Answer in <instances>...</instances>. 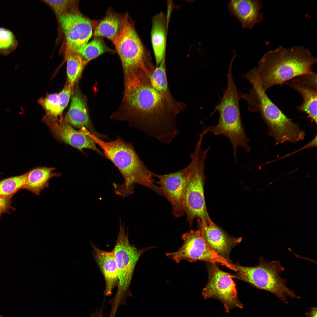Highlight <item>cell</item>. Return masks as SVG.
Masks as SVG:
<instances>
[{
	"mask_svg": "<svg viewBox=\"0 0 317 317\" xmlns=\"http://www.w3.org/2000/svg\"><path fill=\"white\" fill-rule=\"evenodd\" d=\"M197 224L198 230L211 247L220 256L232 263L230 259V252L241 242L242 238L231 236L211 220L207 222L197 219Z\"/></svg>",
	"mask_w": 317,
	"mask_h": 317,
	"instance_id": "cell-15",
	"label": "cell"
},
{
	"mask_svg": "<svg viewBox=\"0 0 317 317\" xmlns=\"http://www.w3.org/2000/svg\"><path fill=\"white\" fill-rule=\"evenodd\" d=\"M52 167H38L28 172L27 183L23 189L39 195L41 192L49 186V181L53 177H58L61 173H54Z\"/></svg>",
	"mask_w": 317,
	"mask_h": 317,
	"instance_id": "cell-22",
	"label": "cell"
},
{
	"mask_svg": "<svg viewBox=\"0 0 317 317\" xmlns=\"http://www.w3.org/2000/svg\"><path fill=\"white\" fill-rule=\"evenodd\" d=\"M123 100L131 125L148 136L169 144L179 134L176 118L183 105L170 94L154 89L146 73L139 71L126 76Z\"/></svg>",
	"mask_w": 317,
	"mask_h": 317,
	"instance_id": "cell-1",
	"label": "cell"
},
{
	"mask_svg": "<svg viewBox=\"0 0 317 317\" xmlns=\"http://www.w3.org/2000/svg\"><path fill=\"white\" fill-rule=\"evenodd\" d=\"M38 102L44 109L47 117L57 118L61 116L62 112L58 93L48 94L40 98Z\"/></svg>",
	"mask_w": 317,
	"mask_h": 317,
	"instance_id": "cell-27",
	"label": "cell"
},
{
	"mask_svg": "<svg viewBox=\"0 0 317 317\" xmlns=\"http://www.w3.org/2000/svg\"><path fill=\"white\" fill-rule=\"evenodd\" d=\"M74 85L66 82L62 91L58 93L61 110H63L68 104L70 96L72 94Z\"/></svg>",
	"mask_w": 317,
	"mask_h": 317,
	"instance_id": "cell-30",
	"label": "cell"
},
{
	"mask_svg": "<svg viewBox=\"0 0 317 317\" xmlns=\"http://www.w3.org/2000/svg\"><path fill=\"white\" fill-rule=\"evenodd\" d=\"M65 120L70 124L79 128H85L98 138L107 137L98 133L94 128L89 116L84 99L77 92H75L71 98V104Z\"/></svg>",
	"mask_w": 317,
	"mask_h": 317,
	"instance_id": "cell-19",
	"label": "cell"
},
{
	"mask_svg": "<svg viewBox=\"0 0 317 317\" xmlns=\"http://www.w3.org/2000/svg\"><path fill=\"white\" fill-rule=\"evenodd\" d=\"M306 317H317V308H311V310L306 313Z\"/></svg>",
	"mask_w": 317,
	"mask_h": 317,
	"instance_id": "cell-32",
	"label": "cell"
},
{
	"mask_svg": "<svg viewBox=\"0 0 317 317\" xmlns=\"http://www.w3.org/2000/svg\"><path fill=\"white\" fill-rule=\"evenodd\" d=\"M90 135L103 150L104 156L114 164L123 177V183L115 184L116 194L122 198L127 197L134 192V185L138 184L161 195L159 187L154 184L152 172L140 159L132 144L118 136L114 141L105 142L91 133Z\"/></svg>",
	"mask_w": 317,
	"mask_h": 317,
	"instance_id": "cell-3",
	"label": "cell"
},
{
	"mask_svg": "<svg viewBox=\"0 0 317 317\" xmlns=\"http://www.w3.org/2000/svg\"><path fill=\"white\" fill-rule=\"evenodd\" d=\"M57 18L64 36L65 54L76 53L85 46L92 35L98 22L85 16L77 6Z\"/></svg>",
	"mask_w": 317,
	"mask_h": 317,
	"instance_id": "cell-11",
	"label": "cell"
},
{
	"mask_svg": "<svg viewBox=\"0 0 317 317\" xmlns=\"http://www.w3.org/2000/svg\"><path fill=\"white\" fill-rule=\"evenodd\" d=\"M0 317H1V316H0Z\"/></svg>",
	"mask_w": 317,
	"mask_h": 317,
	"instance_id": "cell-34",
	"label": "cell"
},
{
	"mask_svg": "<svg viewBox=\"0 0 317 317\" xmlns=\"http://www.w3.org/2000/svg\"><path fill=\"white\" fill-rule=\"evenodd\" d=\"M168 17L160 12L152 18L151 41L156 62L158 66L165 57L166 31Z\"/></svg>",
	"mask_w": 317,
	"mask_h": 317,
	"instance_id": "cell-20",
	"label": "cell"
},
{
	"mask_svg": "<svg viewBox=\"0 0 317 317\" xmlns=\"http://www.w3.org/2000/svg\"><path fill=\"white\" fill-rule=\"evenodd\" d=\"M67 62L66 83L74 85L80 78L83 70L87 64L80 56L75 52L65 54Z\"/></svg>",
	"mask_w": 317,
	"mask_h": 317,
	"instance_id": "cell-23",
	"label": "cell"
},
{
	"mask_svg": "<svg viewBox=\"0 0 317 317\" xmlns=\"http://www.w3.org/2000/svg\"><path fill=\"white\" fill-rule=\"evenodd\" d=\"M151 173L152 176L158 179L157 183L160 185L162 195L171 203L173 215L177 217L183 215V198L188 181L187 167L166 174Z\"/></svg>",
	"mask_w": 317,
	"mask_h": 317,
	"instance_id": "cell-13",
	"label": "cell"
},
{
	"mask_svg": "<svg viewBox=\"0 0 317 317\" xmlns=\"http://www.w3.org/2000/svg\"><path fill=\"white\" fill-rule=\"evenodd\" d=\"M123 17L109 9L105 16L97 22L93 31L95 37H105L113 42L120 29Z\"/></svg>",
	"mask_w": 317,
	"mask_h": 317,
	"instance_id": "cell-21",
	"label": "cell"
},
{
	"mask_svg": "<svg viewBox=\"0 0 317 317\" xmlns=\"http://www.w3.org/2000/svg\"><path fill=\"white\" fill-rule=\"evenodd\" d=\"M184 242L176 252L166 254V256L176 263L182 260L190 262L201 261L225 266L235 272L233 265L219 255L210 246L198 230H191L182 236Z\"/></svg>",
	"mask_w": 317,
	"mask_h": 317,
	"instance_id": "cell-10",
	"label": "cell"
},
{
	"mask_svg": "<svg viewBox=\"0 0 317 317\" xmlns=\"http://www.w3.org/2000/svg\"><path fill=\"white\" fill-rule=\"evenodd\" d=\"M148 76L151 85L156 90L161 93L170 94L166 74L165 57Z\"/></svg>",
	"mask_w": 317,
	"mask_h": 317,
	"instance_id": "cell-25",
	"label": "cell"
},
{
	"mask_svg": "<svg viewBox=\"0 0 317 317\" xmlns=\"http://www.w3.org/2000/svg\"><path fill=\"white\" fill-rule=\"evenodd\" d=\"M285 84L297 92L302 96L303 102L296 107L303 112L311 122L317 123V74L306 75L296 77Z\"/></svg>",
	"mask_w": 317,
	"mask_h": 317,
	"instance_id": "cell-16",
	"label": "cell"
},
{
	"mask_svg": "<svg viewBox=\"0 0 317 317\" xmlns=\"http://www.w3.org/2000/svg\"><path fill=\"white\" fill-rule=\"evenodd\" d=\"M90 243L93 257L105 280L104 294L105 296H110L119 283L118 269L113 250L109 252L102 250Z\"/></svg>",
	"mask_w": 317,
	"mask_h": 317,
	"instance_id": "cell-17",
	"label": "cell"
},
{
	"mask_svg": "<svg viewBox=\"0 0 317 317\" xmlns=\"http://www.w3.org/2000/svg\"><path fill=\"white\" fill-rule=\"evenodd\" d=\"M103 306L100 309L97 310L94 313H92L91 317H103Z\"/></svg>",
	"mask_w": 317,
	"mask_h": 317,
	"instance_id": "cell-33",
	"label": "cell"
},
{
	"mask_svg": "<svg viewBox=\"0 0 317 317\" xmlns=\"http://www.w3.org/2000/svg\"><path fill=\"white\" fill-rule=\"evenodd\" d=\"M18 42L13 32L9 29L0 27V55H8L17 47Z\"/></svg>",
	"mask_w": 317,
	"mask_h": 317,
	"instance_id": "cell-28",
	"label": "cell"
},
{
	"mask_svg": "<svg viewBox=\"0 0 317 317\" xmlns=\"http://www.w3.org/2000/svg\"><path fill=\"white\" fill-rule=\"evenodd\" d=\"M52 9L57 17L65 13L71 9L77 6V1L75 0H42Z\"/></svg>",
	"mask_w": 317,
	"mask_h": 317,
	"instance_id": "cell-29",
	"label": "cell"
},
{
	"mask_svg": "<svg viewBox=\"0 0 317 317\" xmlns=\"http://www.w3.org/2000/svg\"><path fill=\"white\" fill-rule=\"evenodd\" d=\"M45 119L52 134L59 140L82 151L84 149H90L104 156L86 129L76 130L61 117L58 119L46 117Z\"/></svg>",
	"mask_w": 317,
	"mask_h": 317,
	"instance_id": "cell-14",
	"label": "cell"
},
{
	"mask_svg": "<svg viewBox=\"0 0 317 317\" xmlns=\"http://www.w3.org/2000/svg\"><path fill=\"white\" fill-rule=\"evenodd\" d=\"M152 247L138 249L130 243L128 233L121 222L118 235L113 249L118 269L119 283L114 297L110 301L112 310L124 304L127 298L131 296L129 286L135 267L140 257Z\"/></svg>",
	"mask_w": 317,
	"mask_h": 317,
	"instance_id": "cell-9",
	"label": "cell"
},
{
	"mask_svg": "<svg viewBox=\"0 0 317 317\" xmlns=\"http://www.w3.org/2000/svg\"><path fill=\"white\" fill-rule=\"evenodd\" d=\"M113 43L126 76L140 71L149 73L154 69L151 53L143 45L127 13L124 16L120 29Z\"/></svg>",
	"mask_w": 317,
	"mask_h": 317,
	"instance_id": "cell-7",
	"label": "cell"
},
{
	"mask_svg": "<svg viewBox=\"0 0 317 317\" xmlns=\"http://www.w3.org/2000/svg\"><path fill=\"white\" fill-rule=\"evenodd\" d=\"M237 273L234 278L241 280L260 289L269 291L278 297L286 303V297L300 299L286 285V280L280 276L284 268L278 261L267 262L261 257L258 264L254 267H245L237 263H233Z\"/></svg>",
	"mask_w": 317,
	"mask_h": 317,
	"instance_id": "cell-8",
	"label": "cell"
},
{
	"mask_svg": "<svg viewBox=\"0 0 317 317\" xmlns=\"http://www.w3.org/2000/svg\"><path fill=\"white\" fill-rule=\"evenodd\" d=\"M232 66L230 64L227 76V88L214 112L217 111L219 114L217 123L215 126L204 127L203 131L205 134L209 132L215 135L227 137L231 142L234 159L237 163V148L241 147L249 153L251 147L248 144L249 140L245 133L240 114L239 102L242 99L243 93L238 90L234 82Z\"/></svg>",
	"mask_w": 317,
	"mask_h": 317,
	"instance_id": "cell-5",
	"label": "cell"
},
{
	"mask_svg": "<svg viewBox=\"0 0 317 317\" xmlns=\"http://www.w3.org/2000/svg\"><path fill=\"white\" fill-rule=\"evenodd\" d=\"M263 5L260 0H232L230 1L228 6L230 12L238 19L242 28L251 29L262 21L263 14L261 10Z\"/></svg>",
	"mask_w": 317,
	"mask_h": 317,
	"instance_id": "cell-18",
	"label": "cell"
},
{
	"mask_svg": "<svg viewBox=\"0 0 317 317\" xmlns=\"http://www.w3.org/2000/svg\"><path fill=\"white\" fill-rule=\"evenodd\" d=\"M12 197L0 196V218L2 213L9 212L10 209H12Z\"/></svg>",
	"mask_w": 317,
	"mask_h": 317,
	"instance_id": "cell-31",
	"label": "cell"
},
{
	"mask_svg": "<svg viewBox=\"0 0 317 317\" xmlns=\"http://www.w3.org/2000/svg\"><path fill=\"white\" fill-rule=\"evenodd\" d=\"M203 139L200 138L190 155V162L187 166L188 181L183 198V207L190 226L195 218L205 222L211 219L207 209L204 186L205 178V161L211 146L202 150Z\"/></svg>",
	"mask_w": 317,
	"mask_h": 317,
	"instance_id": "cell-6",
	"label": "cell"
},
{
	"mask_svg": "<svg viewBox=\"0 0 317 317\" xmlns=\"http://www.w3.org/2000/svg\"><path fill=\"white\" fill-rule=\"evenodd\" d=\"M28 175L27 172L0 181V196H12L18 190L23 189L27 183Z\"/></svg>",
	"mask_w": 317,
	"mask_h": 317,
	"instance_id": "cell-26",
	"label": "cell"
},
{
	"mask_svg": "<svg viewBox=\"0 0 317 317\" xmlns=\"http://www.w3.org/2000/svg\"><path fill=\"white\" fill-rule=\"evenodd\" d=\"M316 62V58L307 49L281 46L265 54L256 68L266 91L274 86L285 84L296 77L314 73L312 66Z\"/></svg>",
	"mask_w": 317,
	"mask_h": 317,
	"instance_id": "cell-2",
	"label": "cell"
},
{
	"mask_svg": "<svg viewBox=\"0 0 317 317\" xmlns=\"http://www.w3.org/2000/svg\"><path fill=\"white\" fill-rule=\"evenodd\" d=\"M111 50L106 45L101 37H95L76 53L87 64L101 54L107 52H111Z\"/></svg>",
	"mask_w": 317,
	"mask_h": 317,
	"instance_id": "cell-24",
	"label": "cell"
},
{
	"mask_svg": "<svg viewBox=\"0 0 317 317\" xmlns=\"http://www.w3.org/2000/svg\"><path fill=\"white\" fill-rule=\"evenodd\" d=\"M243 77L252 86L249 92L242 94V99L248 103L252 112H258L267 125L269 134L277 144L296 143L302 140L305 132L294 123L269 98L264 89L257 69H252Z\"/></svg>",
	"mask_w": 317,
	"mask_h": 317,
	"instance_id": "cell-4",
	"label": "cell"
},
{
	"mask_svg": "<svg viewBox=\"0 0 317 317\" xmlns=\"http://www.w3.org/2000/svg\"><path fill=\"white\" fill-rule=\"evenodd\" d=\"M208 280L203 289L204 298L218 299L223 303L226 313L234 308H242L243 305L237 297L233 275L220 269L216 264H207Z\"/></svg>",
	"mask_w": 317,
	"mask_h": 317,
	"instance_id": "cell-12",
	"label": "cell"
}]
</instances>
